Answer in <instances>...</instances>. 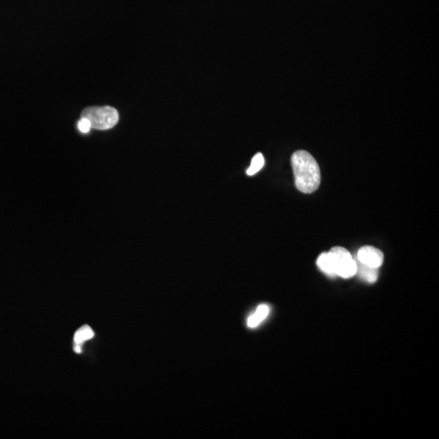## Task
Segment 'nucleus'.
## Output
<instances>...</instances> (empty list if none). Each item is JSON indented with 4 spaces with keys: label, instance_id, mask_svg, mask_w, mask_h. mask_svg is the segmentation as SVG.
I'll return each mask as SVG.
<instances>
[{
    "label": "nucleus",
    "instance_id": "nucleus-1",
    "mask_svg": "<svg viewBox=\"0 0 439 439\" xmlns=\"http://www.w3.org/2000/svg\"><path fill=\"white\" fill-rule=\"evenodd\" d=\"M296 188L304 194L316 191L321 184V170L314 157L306 151H297L291 156Z\"/></svg>",
    "mask_w": 439,
    "mask_h": 439
},
{
    "label": "nucleus",
    "instance_id": "nucleus-2",
    "mask_svg": "<svg viewBox=\"0 0 439 439\" xmlns=\"http://www.w3.org/2000/svg\"><path fill=\"white\" fill-rule=\"evenodd\" d=\"M81 117L88 120L93 129L106 130L114 127L119 121V114L112 107H91L81 113Z\"/></svg>",
    "mask_w": 439,
    "mask_h": 439
},
{
    "label": "nucleus",
    "instance_id": "nucleus-3",
    "mask_svg": "<svg viewBox=\"0 0 439 439\" xmlns=\"http://www.w3.org/2000/svg\"><path fill=\"white\" fill-rule=\"evenodd\" d=\"M336 276L350 278L356 274V260L345 248L334 247L329 252Z\"/></svg>",
    "mask_w": 439,
    "mask_h": 439
},
{
    "label": "nucleus",
    "instance_id": "nucleus-4",
    "mask_svg": "<svg viewBox=\"0 0 439 439\" xmlns=\"http://www.w3.org/2000/svg\"><path fill=\"white\" fill-rule=\"evenodd\" d=\"M357 260L364 265L378 269L384 261V255L377 248L372 246H364L358 251Z\"/></svg>",
    "mask_w": 439,
    "mask_h": 439
},
{
    "label": "nucleus",
    "instance_id": "nucleus-5",
    "mask_svg": "<svg viewBox=\"0 0 439 439\" xmlns=\"http://www.w3.org/2000/svg\"><path fill=\"white\" fill-rule=\"evenodd\" d=\"M356 262L357 266L356 273L360 276V278H362L368 283H374L377 281L378 278V269L364 265L358 260Z\"/></svg>",
    "mask_w": 439,
    "mask_h": 439
},
{
    "label": "nucleus",
    "instance_id": "nucleus-6",
    "mask_svg": "<svg viewBox=\"0 0 439 439\" xmlns=\"http://www.w3.org/2000/svg\"><path fill=\"white\" fill-rule=\"evenodd\" d=\"M269 313V307L266 304H261L257 308L254 314H252L248 320V326L255 328L262 322Z\"/></svg>",
    "mask_w": 439,
    "mask_h": 439
},
{
    "label": "nucleus",
    "instance_id": "nucleus-7",
    "mask_svg": "<svg viewBox=\"0 0 439 439\" xmlns=\"http://www.w3.org/2000/svg\"><path fill=\"white\" fill-rule=\"evenodd\" d=\"M317 266L319 269L322 271L323 273L328 275L329 277H335L336 274L333 269V263L331 260L328 252H324L319 256L317 261Z\"/></svg>",
    "mask_w": 439,
    "mask_h": 439
},
{
    "label": "nucleus",
    "instance_id": "nucleus-8",
    "mask_svg": "<svg viewBox=\"0 0 439 439\" xmlns=\"http://www.w3.org/2000/svg\"><path fill=\"white\" fill-rule=\"evenodd\" d=\"M265 165V158L261 153H257L256 156L252 158L251 165L247 170V173L248 176H253L256 173H258L259 171L262 169L263 167Z\"/></svg>",
    "mask_w": 439,
    "mask_h": 439
},
{
    "label": "nucleus",
    "instance_id": "nucleus-9",
    "mask_svg": "<svg viewBox=\"0 0 439 439\" xmlns=\"http://www.w3.org/2000/svg\"><path fill=\"white\" fill-rule=\"evenodd\" d=\"M94 335V332L90 329V327L88 325H84L76 332L75 335H74V342H75V344H81L85 340L92 338Z\"/></svg>",
    "mask_w": 439,
    "mask_h": 439
},
{
    "label": "nucleus",
    "instance_id": "nucleus-10",
    "mask_svg": "<svg viewBox=\"0 0 439 439\" xmlns=\"http://www.w3.org/2000/svg\"><path fill=\"white\" fill-rule=\"evenodd\" d=\"M77 127L79 129L80 131L83 133H88V132L90 131V129H91L90 122L86 119L83 118V117H81V120L78 121Z\"/></svg>",
    "mask_w": 439,
    "mask_h": 439
},
{
    "label": "nucleus",
    "instance_id": "nucleus-11",
    "mask_svg": "<svg viewBox=\"0 0 439 439\" xmlns=\"http://www.w3.org/2000/svg\"><path fill=\"white\" fill-rule=\"evenodd\" d=\"M80 345H81V344H76L75 346H74V351H75V352H77V353H81V346Z\"/></svg>",
    "mask_w": 439,
    "mask_h": 439
}]
</instances>
